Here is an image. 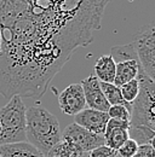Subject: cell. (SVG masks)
Masks as SVG:
<instances>
[{"label": "cell", "mask_w": 155, "mask_h": 157, "mask_svg": "<svg viewBox=\"0 0 155 157\" xmlns=\"http://www.w3.org/2000/svg\"><path fill=\"white\" fill-rule=\"evenodd\" d=\"M112 0H0V94L40 99Z\"/></svg>", "instance_id": "1"}, {"label": "cell", "mask_w": 155, "mask_h": 157, "mask_svg": "<svg viewBox=\"0 0 155 157\" xmlns=\"http://www.w3.org/2000/svg\"><path fill=\"white\" fill-rule=\"evenodd\" d=\"M27 141L45 156L62 140L58 118L41 105H33L26 111Z\"/></svg>", "instance_id": "2"}, {"label": "cell", "mask_w": 155, "mask_h": 157, "mask_svg": "<svg viewBox=\"0 0 155 157\" xmlns=\"http://www.w3.org/2000/svg\"><path fill=\"white\" fill-rule=\"evenodd\" d=\"M26 105L21 96H14L0 109V145L27 141Z\"/></svg>", "instance_id": "3"}, {"label": "cell", "mask_w": 155, "mask_h": 157, "mask_svg": "<svg viewBox=\"0 0 155 157\" xmlns=\"http://www.w3.org/2000/svg\"><path fill=\"white\" fill-rule=\"evenodd\" d=\"M110 56L115 60V86L120 87L124 83L137 78L141 64L132 42L129 45L112 47Z\"/></svg>", "instance_id": "4"}, {"label": "cell", "mask_w": 155, "mask_h": 157, "mask_svg": "<svg viewBox=\"0 0 155 157\" xmlns=\"http://www.w3.org/2000/svg\"><path fill=\"white\" fill-rule=\"evenodd\" d=\"M132 44L144 74L155 82V24L139 29Z\"/></svg>", "instance_id": "5"}, {"label": "cell", "mask_w": 155, "mask_h": 157, "mask_svg": "<svg viewBox=\"0 0 155 157\" xmlns=\"http://www.w3.org/2000/svg\"><path fill=\"white\" fill-rule=\"evenodd\" d=\"M62 140H66L68 143H72L84 152H90L98 146L104 145V138L103 136L95 134L84 127L77 124L75 122L70 123L66 127V129L62 132Z\"/></svg>", "instance_id": "6"}, {"label": "cell", "mask_w": 155, "mask_h": 157, "mask_svg": "<svg viewBox=\"0 0 155 157\" xmlns=\"http://www.w3.org/2000/svg\"><path fill=\"white\" fill-rule=\"evenodd\" d=\"M58 105L63 114L75 116L86 106L84 91L80 83H72L58 96Z\"/></svg>", "instance_id": "7"}, {"label": "cell", "mask_w": 155, "mask_h": 157, "mask_svg": "<svg viewBox=\"0 0 155 157\" xmlns=\"http://www.w3.org/2000/svg\"><path fill=\"white\" fill-rule=\"evenodd\" d=\"M81 87L84 91V96L86 100V105L89 109H95L99 111L107 113L110 108L109 103L103 94L102 87H101V81L92 74L89 78L81 81Z\"/></svg>", "instance_id": "8"}, {"label": "cell", "mask_w": 155, "mask_h": 157, "mask_svg": "<svg viewBox=\"0 0 155 157\" xmlns=\"http://www.w3.org/2000/svg\"><path fill=\"white\" fill-rule=\"evenodd\" d=\"M109 118L108 113L95 109H84L74 116V122L95 134L103 136Z\"/></svg>", "instance_id": "9"}, {"label": "cell", "mask_w": 155, "mask_h": 157, "mask_svg": "<svg viewBox=\"0 0 155 157\" xmlns=\"http://www.w3.org/2000/svg\"><path fill=\"white\" fill-rule=\"evenodd\" d=\"M129 129H130V121L109 118L103 134L104 145L117 151L121 147V145L127 139H130Z\"/></svg>", "instance_id": "10"}, {"label": "cell", "mask_w": 155, "mask_h": 157, "mask_svg": "<svg viewBox=\"0 0 155 157\" xmlns=\"http://www.w3.org/2000/svg\"><path fill=\"white\" fill-rule=\"evenodd\" d=\"M1 157H46L35 146L28 141H19L12 144L0 145Z\"/></svg>", "instance_id": "11"}, {"label": "cell", "mask_w": 155, "mask_h": 157, "mask_svg": "<svg viewBox=\"0 0 155 157\" xmlns=\"http://www.w3.org/2000/svg\"><path fill=\"white\" fill-rule=\"evenodd\" d=\"M96 78L101 82H107V83H114L115 78V60L110 55L108 56H102L97 59L95 68Z\"/></svg>", "instance_id": "12"}, {"label": "cell", "mask_w": 155, "mask_h": 157, "mask_svg": "<svg viewBox=\"0 0 155 157\" xmlns=\"http://www.w3.org/2000/svg\"><path fill=\"white\" fill-rule=\"evenodd\" d=\"M89 154L84 152L72 143H68L66 140H61L56 144L46 157H87Z\"/></svg>", "instance_id": "13"}, {"label": "cell", "mask_w": 155, "mask_h": 157, "mask_svg": "<svg viewBox=\"0 0 155 157\" xmlns=\"http://www.w3.org/2000/svg\"><path fill=\"white\" fill-rule=\"evenodd\" d=\"M101 87L103 91V94L107 99V101L109 103V105H124L126 106L130 111H132V106L125 101V99L122 98L120 88L115 86L114 83H107V82H101Z\"/></svg>", "instance_id": "14"}, {"label": "cell", "mask_w": 155, "mask_h": 157, "mask_svg": "<svg viewBox=\"0 0 155 157\" xmlns=\"http://www.w3.org/2000/svg\"><path fill=\"white\" fill-rule=\"evenodd\" d=\"M120 88V92H121V96L122 98L125 99L126 103H129L131 106L133 104L138 94H139V91H141V85H139V80L138 78H133L126 83H124L122 86L119 87Z\"/></svg>", "instance_id": "15"}, {"label": "cell", "mask_w": 155, "mask_h": 157, "mask_svg": "<svg viewBox=\"0 0 155 157\" xmlns=\"http://www.w3.org/2000/svg\"><path fill=\"white\" fill-rule=\"evenodd\" d=\"M107 113L109 117L113 120H122V121L131 120V111L124 105H112Z\"/></svg>", "instance_id": "16"}, {"label": "cell", "mask_w": 155, "mask_h": 157, "mask_svg": "<svg viewBox=\"0 0 155 157\" xmlns=\"http://www.w3.org/2000/svg\"><path fill=\"white\" fill-rule=\"evenodd\" d=\"M138 147H139V144L130 138L117 150V155L120 157H133L138 151Z\"/></svg>", "instance_id": "17"}, {"label": "cell", "mask_w": 155, "mask_h": 157, "mask_svg": "<svg viewBox=\"0 0 155 157\" xmlns=\"http://www.w3.org/2000/svg\"><path fill=\"white\" fill-rule=\"evenodd\" d=\"M87 157H117V151L110 149L107 145H102L90 151Z\"/></svg>", "instance_id": "18"}, {"label": "cell", "mask_w": 155, "mask_h": 157, "mask_svg": "<svg viewBox=\"0 0 155 157\" xmlns=\"http://www.w3.org/2000/svg\"><path fill=\"white\" fill-rule=\"evenodd\" d=\"M133 157H155V150L149 144H142Z\"/></svg>", "instance_id": "19"}, {"label": "cell", "mask_w": 155, "mask_h": 157, "mask_svg": "<svg viewBox=\"0 0 155 157\" xmlns=\"http://www.w3.org/2000/svg\"><path fill=\"white\" fill-rule=\"evenodd\" d=\"M148 144H149V145H150V146L155 150V134L150 138V140H149V143H148Z\"/></svg>", "instance_id": "20"}, {"label": "cell", "mask_w": 155, "mask_h": 157, "mask_svg": "<svg viewBox=\"0 0 155 157\" xmlns=\"http://www.w3.org/2000/svg\"><path fill=\"white\" fill-rule=\"evenodd\" d=\"M0 133H1V122H0Z\"/></svg>", "instance_id": "21"}, {"label": "cell", "mask_w": 155, "mask_h": 157, "mask_svg": "<svg viewBox=\"0 0 155 157\" xmlns=\"http://www.w3.org/2000/svg\"><path fill=\"white\" fill-rule=\"evenodd\" d=\"M0 44H1V34H0Z\"/></svg>", "instance_id": "22"}, {"label": "cell", "mask_w": 155, "mask_h": 157, "mask_svg": "<svg viewBox=\"0 0 155 157\" xmlns=\"http://www.w3.org/2000/svg\"><path fill=\"white\" fill-rule=\"evenodd\" d=\"M0 157H1V156H0Z\"/></svg>", "instance_id": "23"}]
</instances>
